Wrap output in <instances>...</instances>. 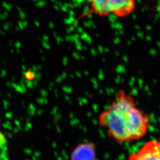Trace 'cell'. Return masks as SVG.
Here are the masks:
<instances>
[{
  "mask_svg": "<svg viewBox=\"0 0 160 160\" xmlns=\"http://www.w3.org/2000/svg\"><path fill=\"white\" fill-rule=\"evenodd\" d=\"M128 160H160V149L158 141H147L137 151L130 154Z\"/></svg>",
  "mask_w": 160,
  "mask_h": 160,
  "instance_id": "3",
  "label": "cell"
},
{
  "mask_svg": "<svg viewBox=\"0 0 160 160\" xmlns=\"http://www.w3.org/2000/svg\"><path fill=\"white\" fill-rule=\"evenodd\" d=\"M99 125L119 143L141 139L148 131L150 117L138 109L131 95L120 89L109 107L98 116Z\"/></svg>",
  "mask_w": 160,
  "mask_h": 160,
  "instance_id": "1",
  "label": "cell"
},
{
  "mask_svg": "<svg viewBox=\"0 0 160 160\" xmlns=\"http://www.w3.org/2000/svg\"><path fill=\"white\" fill-rule=\"evenodd\" d=\"M158 145H159V147H160V139H159V141H158Z\"/></svg>",
  "mask_w": 160,
  "mask_h": 160,
  "instance_id": "6",
  "label": "cell"
},
{
  "mask_svg": "<svg viewBox=\"0 0 160 160\" xmlns=\"http://www.w3.org/2000/svg\"><path fill=\"white\" fill-rule=\"evenodd\" d=\"M88 14H94L100 17L113 14L124 18L131 14L135 8V0H89Z\"/></svg>",
  "mask_w": 160,
  "mask_h": 160,
  "instance_id": "2",
  "label": "cell"
},
{
  "mask_svg": "<svg viewBox=\"0 0 160 160\" xmlns=\"http://www.w3.org/2000/svg\"><path fill=\"white\" fill-rule=\"evenodd\" d=\"M69 160H97L95 143L84 142L78 144L71 151Z\"/></svg>",
  "mask_w": 160,
  "mask_h": 160,
  "instance_id": "4",
  "label": "cell"
},
{
  "mask_svg": "<svg viewBox=\"0 0 160 160\" xmlns=\"http://www.w3.org/2000/svg\"><path fill=\"white\" fill-rule=\"evenodd\" d=\"M6 137L4 134H3L2 132H0V146L6 143Z\"/></svg>",
  "mask_w": 160,
  "mask_h": 160,
  "instance_id": "5",
  "label": "cell"
}]
</instances>
